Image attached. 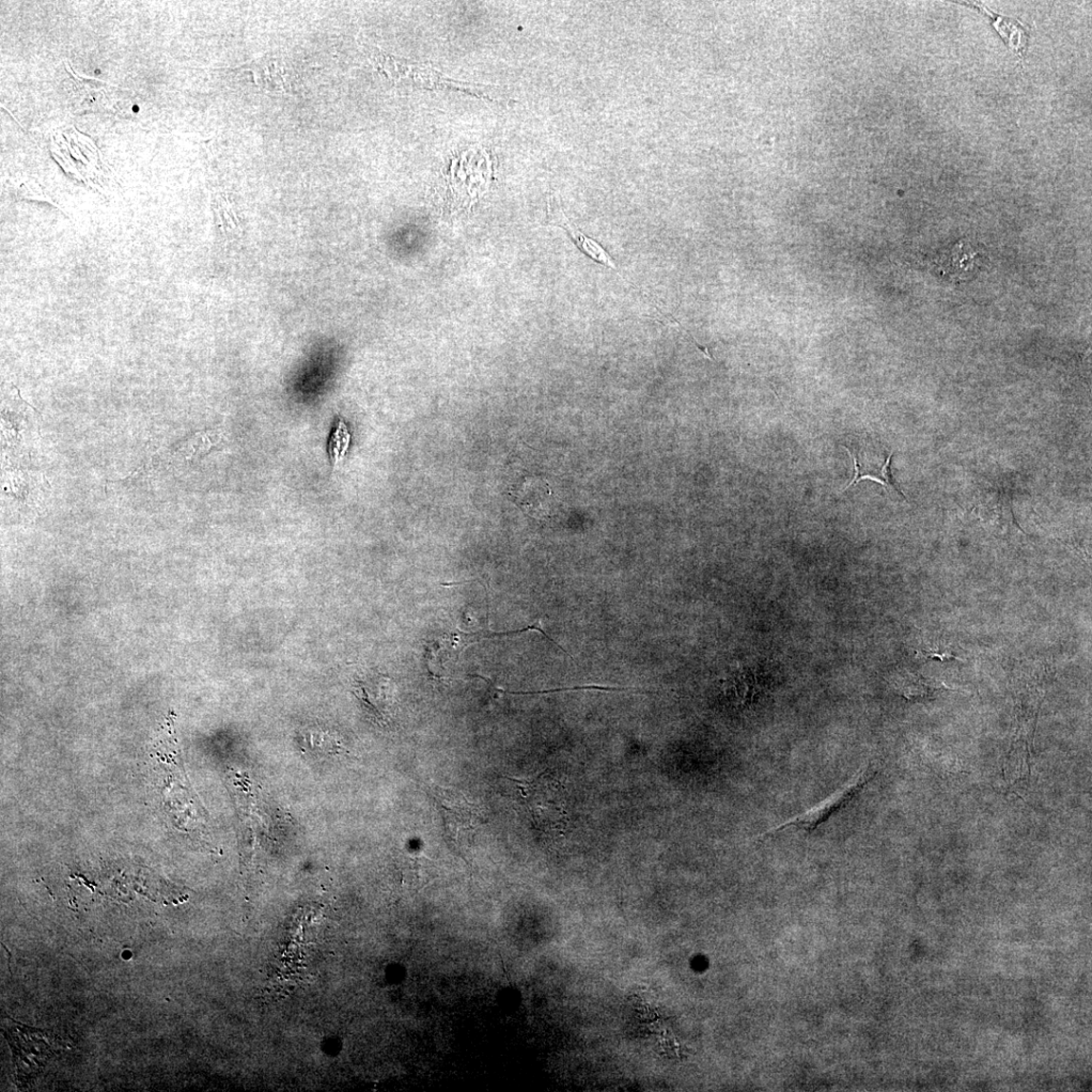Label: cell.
<instances>
[{
  "label": "cell",
  "mask_w": 1092,
  "mask_h": 1092,
  "mask_svg": "<svg viewBox=\"0 0 1092 1092\" xmlns=\"http://www.w3.org/2000/svg\"><path fill=\"white\" fill-rule=\"evenodd\" d=\"M1044 697L1041 690L1028 689L1016 702L1011 743L1004 766L1010 787L1024 784L1031 777L1032 748Z\"/></svg>",
  "instance_id": "6da1fadb"
},
{
  "label": "cell",
  "mask_w": 1092,
  "mask_h": 1092,
  "mask_svg": "<svg viewBox=\"0 0 1092 1092\" xmlns=\"http://www.w3.org/2000/svg\"><path fill=\"white\" fill-rule=\"evenodd\" d=\"M517 786L518 802L541 830H556L566 819L559 783L549 773L530 779L507 777Z\"/></svg>",
  "instance_id": "7a4b0ae2"
},
{
  "label": "cell",
  "mask_w": 1092,
  "mask_h": 1092,
  "mask_svg": "<svg viewBox=\"0 0 1092 1092\" xmlns=\"http://www.w3.org/2000/svg\"><path fill=\"white\" fill-rule=\"evenodd\" d=\"M428 790L443 819L446 837L454 846H463L486 821L480 809L456 789L432 784Z\"/></svg>",
  "instance_id": "3957f363"
},
{
  "label": "cell",
  "mask_w": 1092,
  "mask_h": 1092,
  "mask_svg": "<svg viewBox=\"0 0 1092 1092\" xmlns=\"http://www.w3.org/2000/svg\"><path fill=\"white\" fill-rule=\"evenodd\" d=\"M876 774L877 770L875 767L872 766V764H867L860 772H857L851 782L844 788L837 791L832 797L806 811V813L792 818L782 824L775 826L774 829L764 832L761 838L769 837L775 833L790 828V826H798V828H801L809 833L815 832L819 825L828 820L842 807L848 805Z\"/></svg>",
  "instance_id": "277c9868"
},
{
  "label": "cell",
  "mask_w": 1092,
  "mask_h": 1092,
  "mask_svg": "<svg viewBox=\"0 0 1092 1092\" xmlns=\"http://www.w3.org/2000/svg\"><path fill=\"white\" fill-rule=\"evenodd\" d=\"M354 693L374 720L384 724L391 719L395 697L391 684L386 678L378 675L357 681L354 685Z\"/></svg>",
  "instance_id": "5b68a950"
},
{
  "label": "cell",
  "mask_w": 1092,
  "mask_h": 1092,
  "mask_svg": "<svg viewBox=\"0 0 1092 1092\" xmlns=\"http://www.w3.org/2000/svg\"><path fill=\"white\" fill-rule=\"evenodd\" d=\"M549 216L553 223L568 232L573 242L579 248V251L583 254L593 261L603 265V267L616 272V273L623 278L612 255L605 251L599 242L588 237L583 232L576 228L566 217L563 209L559 206V202L554 198L550 200Z\"/></svg>",
  "instance_id": "8992f818"
},
{
  "label": "cell",
  "mask_w": 1092,
  "mask_h": 1092,
  "mask_svg": "<svg viewBox=\"0 0 1092 1092\" xmlns=\"http://www.w3.org/2000/svg\"><path fill=\"white\" fill-rule=\"evenodd\" d=\"M844 448L848 451V454L851 457V459H853L855 476H854L853 480L849 483L848 487L844 491H842V493H844L847 490H849L850 488L856 486L857 483L860 482L861 480H871L879 482L880 485L885 487V489L888 492H892V493L894 492V493L897 494L898 496L902 497L903 499H907L906 496H904L902 491L899 489L898 483L895 481L894 475H893L892 460L894 458V452H891V455H889L887 460L882 463H880L879 461H877V462H871V461L863 462L859 459L857 458L854 451H852L850 448H848L846 446Z\"/></svg>",
  "instance_id": "52a82bcc"
},
{
  "label": "cell",
  "mask_w": 1092,
  "mask_h": 1092,
  "mask_svg": "<svg viewBox=\"0 0 1092 1092\" xmlns=\"http://www.w3.org/2000/svg\"><path fill=\"white\" fill-rule=\"evenodd\" d=\"M518 500V504L528 515L537 519L548 517L545 502L551 497V489L546 482L540 480H526L517 493H511Z\"/></svg>",
  "instance_id": "ba28073f"
},
{
  "label": "cell",
  "mask_w": 1092,
  "mask_h": 1092,
  "mask_svg": "<svg viewBox=\"0 0 1092 1092\" xmlns=\"http://www.w3.org/2000/svg\"><path fill=\"white\" fill-rule=\"evenodd\" d=\"M900 694L909 700L919 701L933 697L945 690H950L943 683L928 680L915 674H907L898 684Z\"/></svg>",
  "instance_id": "9c48e42d"
},
{
  "label": "cell",
  "mask_w": 1092,
  "mask_h": 1092,
  "mask_svg": "<svg viewBox=\"0 0 1092 1092\" xmlns=\"http://www.w3.org/2000/svg\"><path fill=\"white\" fill-rule=\"evenodd\" d=\"M983 9L988 11V13L992 18V21H996V22H993V26L998 30V33H1000L1002 35V37L1007 41V43H1008L1010 48L1015 50L1017 52V54L1022 55L1023 52L1025 51V45L1022 44L1015 37V35L1021 39L1026 40V33H1025V30L1023 29V28L1018 27L1017 22H1012L1011 20H1007V19H1004L1002 17H998V15H997V17H995V15L993 13H990L986 8H983Z\"/></svg>",
  "instance_id": "30bf717a"
},
{
  "label": "cell",
  "mask_w": 1092,
  "mask_h": 1092,
  "mask_svg": "<svg viewBox=\"0 0 1092 1092\" xmlns=\"http://www.w3.org/2000/svg\"><path fill=\"white\" fill-rule=\"evenodd\" d=\"M349 441L350 435L347 426L342 423H339L334 434L332 435L329 447L330 458L335 466H337L343 461V459H345Z\"/></svg>",
  "instance_id": "8fae6325"
},
{
  "label": "cell",
  "mask_w": 1092,
  "mask_h": 1092,
  "mask_svg": "<svg viewBox=\"0 0 1092 1092\" xmlns=\"http://www.w3.org/2000/svg\"><path fill=\"white\" fill-rule=\"evenodd\" d=\"M217 433L211 432L196 435L194 439H192L189 442L185 443L181 447V455H184L186 458H193L200 455L201 452L209 450L213 445H215V443L217 442V441L215 439Z\"/></svg>",
  "instance_id": "7c38bea8"
},
{
  "label": "cell",
  "mask_w": 1092,
  "mask_h": 1092,
  "mask_svg": "<svg viewBox=\"0 0 1092 1092\" xmlns=\"http://www.w3.org/2000/svg\"><path fill=\"white\" fill-rule=\"evenodd\" d=\"M917 654H919L920 658H923L926 661L934 660L950 662L959 660L958 655L953 650H951V649L946 647H932L929 650H922L917 652Z\"/></svg>",
  "instance_id": "4fadbf2b"
}]
</instances>
